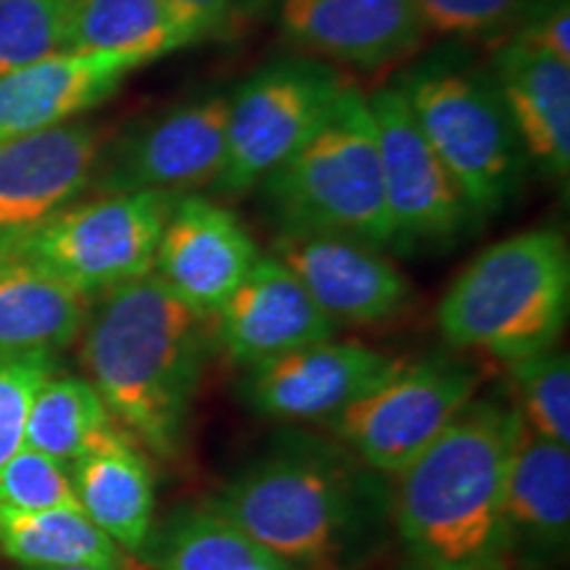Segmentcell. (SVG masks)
I'll return each mask as SVG.
<instances>
[{
	"instance_id": "1",
	"label": "cell",
	"mask_w": 570,
	"mask_h": 570,
	"mask_svg": "<svg viewBox=\"0 0 570 570\" xmlns=\"http://www.w3.org/2000/svg\"><path fill=\"white\" fill-rule=\"evenodd\" d=\"M80 338L111 420L154 458H173L209 356L212 317L151 269L92 298Z\"/></svg>"
},
{
	"instance_id": "2",
	"label": "cell",
	"mask_w": 570,
	"mask_h": 570,
	"mask_svg": "<svg viewBox=\"0 0 570 570\" xmlns=\"http://www.w3.org/2000/svg\"><path fill=\"white\" fill-rule=\"evenodd\" d=\"M348 452L283 439L214 499L285 570H344L367 558L391 518V491Z\"/></svg>"
},
{
	"instance_id": "3",
	"label": "cell",
	"mask_w": 570,
	"mask_h": 570,
	"mask_svg": "<svg viewBox=\"0 0 570 570\" xmlns=\"http://www.w3.org/2000/svg\"><path fill=\"white\" fill-rule=\"evenodd\" d=\"M512 425L515 410L470 402L396 473L391 518L420 570H512L502 512Z\"/></svg>"
},
{
	"instance_id": "4",
	"label": "cell",
	"mask_w": 570,
	"mask_h": 570,
	"mask_svg": "<svg viewBox=\"0 0 570 570\" xmlns=\"http://www.w3.org/2000/svg\"><path fill=\"white\" fill-rule=\"evenodd\" d=\"M570 309V252L558 230H529L475 256L439 304L458 348L512 362L558 346Z\"/></svg>"
},
{
	"instance_id": "5",
	"label": "cell",
	"mask_w": 570,
	"mask_h": 570,
	"mask_svg": "<svg viewBox=\"0 0 570 570\" xmlns=\"http://www.w3.org/2000/svg\"><path fill=\"white\" fill-rule=\"evenodd\" d=\"M262 185L281 230H315L391 246L381 151L367 96L346 82L323 122Z\"/></svg>"
},
{
	"instance_id": "6",
	"label": "cell",
	"mask_w": 570,
	"mask_h": 570,
	"mask_svg": "<svg viewBox=\"0 0 570 570\" xmlns=\"http://www.w3.org/2000/svg\"><path fill=\"white\" fill-rule=\"evenodd\" d=\"M394 88L475 217L502 212L523 185L529 159L491 71L441 48L399 71Z\"/></svg>"
},
{
	"instance_id": "7",
	"label": "cell",
	"mask_w": 570,
	"mask_h": 570,
	"mask_svg": "<svg viewBox=\"0 0 570 570\" xmlns=\"http://www.w3.org/2000/svg\"><path fill=\"white\" fill-rule=\"evenodd\" d=\"M475 389L479 373L462 362L394 360L325 425L362 465L396 475L452 425Z\"/></svg>"
},
{
	"instance_id": "8",
	"label": "cell",
	"mask_w": 570,
	"mask_h": 570,
	"mask_svg": "<svg viewBox=\"0 0 570 570\" xmlns=\"http://www.w3.org/2000/svg\"><path fill=\"white\" fill-rule=\"evenodd\" d=\"M177 196L101 194L69 204L32 230L0 240L32 256L61 281L96 298L154 269L164 223Z\"/></svg>"
},
{
	"instance_id": "9",
	"label": "cell",
	"mask_w": 570,
	"mask_h": 570,
	"mask_svg": "<svg viewBox=\"0 0 570 570\" xmlns=\"http://www.w3.org/2000/svg\"><path fill=\"white\" fill-rule=\"evenodd\" d=\"M344 75L312 56H281L267 61L230 92L225 161L212 188L244 196L315 132L338 92Z\"/></svg>"
},
{
	"instance_id": "10",
	"label": "cell",
	"mask_w": 570,
	"mask_h": 570,
	"mask_svg": "<svg viewBox=\"0 0 570 570\" xmlns=\"http://www.w3.org/2000/svg\"><path fill=\"white\" fill-rule=\"evenodd\" d=\"M367 104L381 151L383 194L394 235L391 248L410 254L458 244L479 217L420 130L402 92L386 85L367 96Z\"/></svg>"
},
{
	"instance_id": "11",
	"label": "cell",
	"mask_w": 570,
	"mask_h": 570,
	"mask_svg": "<svg viewBox=\"0 0 570 570\" xmlns=\"http://www.w3.org/2000/svg\"><path fill=\"white\" fill-rule=\"evenodd\" d=\"M230 92L175 104L132 130L106 140L92 183L98 194L185 196L214 185L225 161Z\"/></svg>"
},
{
	"instance_id": "12",
	"label": "cell",
	"mask_w": 570,
	"mask_h": 570,
	"mask_svg": "<svg viewBox=\"0 0 570 570\" xmlns=\"http://www.w3.org/2000/svg\"><path fill=\"white\" fill-rule=\"evenodd\" d=\"M273 256L336 325H377L410 302V283L381 248L315 230H281Z\"/></svg>"
},
{
	"instance_id": "13",
	"label": "cell",
	"mask_w": 570,
	"mask_h": 570,
	"mask_svg": "<svg viewBox=\"0 0 570 570\" xmlns=\"http://www.w3.org/2000/svg\"><path fill=\"white\" fill-rule=\"evenodd\" d=\"M275 19L296 51L360 71L412 59L428 35L415 0H275Z\"/></svg>"
},
{
	"instance_id": "14",
	"label": "cell",
	"mask_w": 570,
	"mask_h": 570,
	"mask_svg": "<svg viewBox=\"0 0 570 570\" xmlns=\"http://www.w3.org/2000/svg\"><path fill=\"white\" fill-rule=\"evenodd\" d=\"M259 248L230 209L209 198L177 196L156 246L154 275L183 302L204 315H214L248 269Z\"/></svg>"
},
{
	"instance_id": "15",
	"label": "cell",
	"mask_w": 570,
	"mask_h": 570,
	"mask_svg": "<svg viewBox=\"0 0 570 570\" xmlns=\"http://www.w3.org/2000/svg\"><path fill=\"white\" fill-rule=\"evenodd\" d=\"M106 132L92 122L0 142V240L32 230L90 188Z\"/></svg>"
},
{
	"instance_id": "16",
	"label": "cell",
	"mask_w": 570,
	"mask_h": 570,
	"mask_svg": "<svg viewBox=\"0 0 570 570\" xmlns=\"http://www.w3.org/2000/svg\"><path fill=\"white\" fill-rule=\"evenodd\" d=\"M386 354L327 338L248 367L244 399L265 417L288 423H325L386 373Z\"/></svg>"
},
{
	"instance_id": "17",
	"label": "cell",
	"mask_w": 570,
	"mask_h": 570,
	"mask_svg": "<svg viewBox=\"0 0 570 570\" xmlns=\"http://www.w3.org/2000/svg\"><path fill=\"white\" fill-rule=\"evenodd\" d=\"M212 323L219 346L244 367L336 338L338 331L298 277L273 254L254 262L244 283L214 312Z\"/></svg>"
},
{
	"instance_id": "18",
	"label": "cell",
	"mask_w": 570,
	"mask_h": 570,
	"mask_svg": "<svg viewBox=\"0 0 570 570\" xmlns=\"http://www.w3.org/2000/svg\"><path fill=\"white\" fill-rule=\"evenodd\" d=\"M504 537L512 570L560 560L570 539V446L539 436L520 420L504 473Z\"/></svg>"
},
{
	"instance_id": "19",
	"label": "cell",
	"mask_w": 570,
	"mask_h": 570,
	"mask_svg": "<svg viewBox=\"0 0 570 570\" xmlns=\"http://www.w3.org/2000/svg\"><path fill=\"white\" fill-rule=\"evenodd\" d=\"M146 61L125 53L63 51L0 77V142L75 122L122 88Z\"/></svg>"
},
{
	"instance_id": "20",
	"label": "cell",
	"mask_w": 570,
	"mask_h": 570,
	"mask_svg": "<svg viewBox=\"0 0 570 570\" xmlns=\"http://www.w3.org/2000/svg\"><path fill=\"white\" fill-rule=\"evenodd\" d=\"M489 71L502 92L529 167H537L550 183L566 185L570 175V63L518 40H499Z\"/></svg>"
},
{
	"instance_id": "21",
	"label": "cell",
	"mask_w": 570,
	"mask_h": 570,
	"mask_svg": "<svg viewBox=\"0 0 570 570\" xmlns=\"http://www.w3.org/2000/svg\"><path fill=\"white\" fill-rule=\"evenodd\" d=\"M69 473L85 515L125 554H140L154 531V470L142 449L109 423Z\"/></svg>"
},
{
	"instance_id": "22",
	"label": "cell",
	"mask_w": 570,
	"mask_h": 570,
	"mask_svg": "<svg viewBox=\"0 0 570 570\" xmlns=\"http://www.w3.org/2000/svg\"><path fill=\"white\" fill-rule=\"evenodd\" d=\"M92 296L0 244V354H59L80 338Z\"/></svg>"
},
{
	"instance_id": "23",
	"label": "cell",
	"mask_w": 570,
	"mask_h": 570,
	"mask_svg": "<svg viewBox=\"0 0 570 570\" xmlns=\"http://www.w3.org/2000/svg\"><path fill=\"white\" fill-rule=\"evenodd\" d=\"M202 42L169 0H71L67 51L125 53L151 63Z\"/></svg>"
},
{
	"instance_id": "24",
	"label": "cell",
	"mask_w": 570,
	"mask_h": 570,
	"mask_svg": "<svg viewBox=\"0 0 570 570\" xmlns=\"http://www.w3.org/2000/svg\"><path fill=\"white\" fill-rule=\"evenodd\" d=\"M140 554L146 570H285L214 502L175 510Z\"/></svg>"
},
{
	"instance_id": "25",
	"label": "cell",
	"mask_w": 570,
	"mask_h": 570,
	"mask_svg": "<svg viewBox=\"0 0 570 570\" xmlns=\"http://www.w3.org/2000/svg\"><path fill=\"white\" fill-rule=\"evenodd\" d=\"M0 552L24 568L127 570V554L80 510L0 508Z\"/></svg>"
},
{
	"instance_id": "26",
	"label": "cell",
	"mask_w": 570,
	"mask_h": 570,
	"mask_svg": "<svg viewBox=\"0 0 570 570\" xmlns=\"http://www.w3.org/2000/svg\"><path fill=\"white\" fill-rule=\"evenodd\" d=\"M109 423V410L90 381L53 373L32 399L24 446L71 465Z\"/></svg>"
},
{
	"instance_id": "27",
	"label": "cell",
	"mask_w": 570,
	"mask_h": 570,
	"mask_svg": "<svg viewBox=\"0 0 570 570\" xmlns=\"http://www.w3.org/2000/svg\"><path fill=\"white\" fill-rule=\"evenodd\" d=\"M510 383L515 386V412L531 431L570 446V360L566 352L520 356L508 362Z\"/></svg>"
},
{
	"instance_id": "28",
	"label": "cell",
	"mask_w": 570,
	"mask_h": 570,
	"mask_svg": "<svg viewBox=\"0 0 570 570\" xmlns=\"http://www.w3.org/2000/svg\"><path fill=\"white\" fill-rule=\"evenodd\" d=\"M71 0H0V77L67 51Z\"/></svg>"
},
{
	"instance_id": "29",
	"label": "cell",
	"mask_w": 570,
	"mask_h": 570,
	"mask_svg": "<svg viewBox=\"0 0 570 570\" xmlns=\"http://www.w3.org/2000/svg\"><path fill=\"white\" fill-rule=\"evenodd\" d=\"M0 508L11 512L80 510L69 465L38 449L21 446L0 468Z\"/></svg>"
},
{
	"instance_id": "30",
	"label": "cell",
	"mask_w": 570,
	"mask_h": 570,
	"mask_svg": "<svg viewBox=\"0 0 570 570\" xmlns=\"http://www.w3.org/2000/svg\"><path fill=\"white\" fill-rule=\"evenodd\" d=\"M428 32L468 42L510 38L531 0H415Z\"/></svg>"
},
{
	"instance_id": "31",
	"label": "cell",
	"mask_w": 570,
	"mask_h": 570,
	"mask_svg": "<svg viewBox=\"0 0 570 570\" xmlns=\"http://www.w3.org/2000/svg\"><path fill=\"white\" fill-rule=\"evenodd\" d=\"M53 373V354H0V468L24 446L32 399Z\"/></svg>"
},
{
	"instance_id": "32",
	"label": "cell",
	"mask_w": 570,
	"mask_h": 570,
	"mask_svg": "<svg viewBox=\"0 0 570 570\" xmlns=\"http://www.w3.org/2000/svg\"><path fill=\"white\" fill-rule=\"evenodd\" d=\"M570 63V0H531L510 38Z\"/></svg>"
},
{
	"instance_id": "33",
	"label": "cell",
	"mask_w": 570,
	"mask_h": 570,
	"mask_svg": "<svg viewBox=\"0 0 570 570\" xmlns=\"http://www.w3.org/2000/svg\"><path fill=\"white\" fill-rule=\"evenodd\" d=\"M275 0H169V6L198 32V38H225L244 30L248 21L262 17Z\"/></svg>"
},
{
	"instance_id": "34",
	"label": "cell",
	"mask_w": 570,
	"mask_h": 570,
	"mask_svg": "<svg viewBox=\"0 0 570 570\" xmlns=\"http://www.w3.org/2000/svg\"><path fill=\"white\" fill-rule=\"evenodd\" d=\"M19 570H104V568H24V566H19Z\"/></svg>"
}]
</instances>
